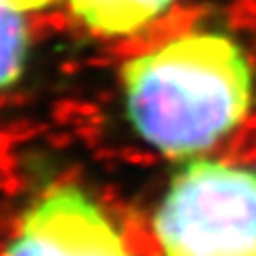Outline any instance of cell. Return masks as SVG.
<instances>
[{
	"label": "cell",
	"mask_w": 256,
	"mask_h": 256,
	"mask_svg": "<svg viewBox=\"0 0 256 256\" xmlns=\"http://www.w3.org/2000/svg\"><path fill=\"white\" fill-rule=\"evenodd\" d=\"M128 120L169 158L214 148L246 120L254 73L244 50L218 32H192L128 60L122 68Z\"/></svg>",
	"instance_id": "obj_1"
},
{
	"label": "cell",
	"mask_w": 256,
	"mask_h": 256,
	"mask_svg": "<svg viewBox=\"0 0 256 256\" xmlns=\"http://www.w3.org/2000/svg\"><path fill=\"white\" fill-rule=\"evenodd\" d=\"M164 256H256V171L194 160L154 216Z\"/></svg>",
	"instance_id": "obj_2"
},
{
	"label": "cell",
	"mask_w": 256,
	"mask_h": 256,
	"mask_svg": "<svg viewBox=\"0 0 256 256\" xmlns=\"http://www.w3.org/2000/svg\"><path fill=\"white\" fill-rule=\"evenodd\" d=\"M4 256H134L100 205L82 188L54 186L22 216Z\"/></svg>",
	"instance_id": "obj_3"
},
{
	"label": "cell",
	"mask_w": 256,
	"mask_h": 256,
	"mask_svg": "<svg viewBox=\"0 0 256 256\" xmlns=\"http://www.w3.org/2000/svg\"><path fill=\"white\" fill-rule=\"evenodd\" d=\"M84 26L102 36H126L158 20L173 0H68Z\"/></svg>",
	"instance_id": "obj_4"
},
{
	"label": "cell",
	"mask_w": 256,
	"mask_h": 256,
	"mask_svg": "<svg viewBox=\"0 0 256 256\" xmlns=\"http://www.w3.org/2000/svg\"><path fill=\"white\" fill-rule=\"evenodd\" d=\"M30 54L28 26L22 13L0 6V90L18 84Z\"/></svg>",
	"instance_id": "obj_5"
},
{
	"label": "cell",
	"mask_w": 256,
	"mask_h": 256,
	"mask_svg": "<svg viewBox=\"0 0 256 256\" xmlns=\"http://www.w3.org/2000/svg\"><path fill=\"white\" fill-rule=\"evenodd\" d=\"M56 0H0V6L11 9L15 13H32V11L47 9Z\"/></svg>",
	"instance_id": "obj_6"
}]
</instances>
